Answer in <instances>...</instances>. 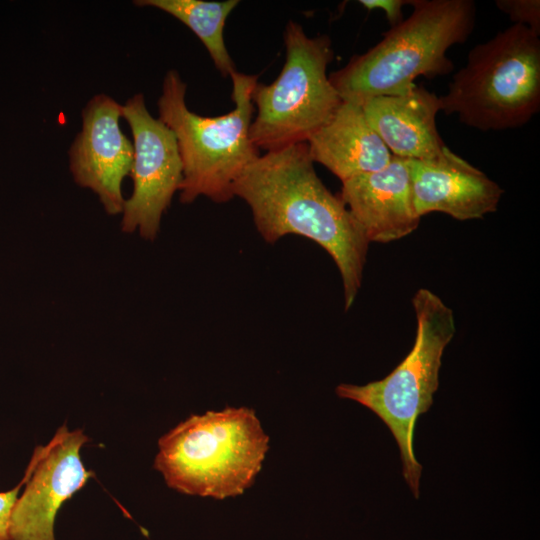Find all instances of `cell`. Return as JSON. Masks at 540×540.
Instances as JSON below:
<instances>
[{
	"mask_svg": "<svg viewBox=\"0 0 540 540\" xmlns=\"http://www.w3.org/2000/svg\"><path fill=\"white\" fill-rule=\"evenodd\" d=\"M233 192L250 207L266 242L294 234L326 250L341 275L345 309L353 305L370 243L339 195L317 176L306 142L260 155L236 180Z\"/></svg>",
	"mask_w": 540,
	"mask_h": 540,
	"instance_id": "1",
	"label": "cell"
},
{
	"mask_svg": "<svg viewBox=\"0 0 540 540\" xmlns=\"http://www.w3.org/2000/svg\"><path fill=\"white\" fill-rule=\"evenodd\" d=\"M411 15L391 27L383 39L329 80L343 101L362 105L376 96L398 95L410 90L419 76L434 78L454 66L446 53L464 43L476 20L472 0H409Z\"/></svg>",
	"mask_w": 540,
	"mask_h": 540,
	"instance_id": "2",
	"label": "cell"
},
{
	"mask_svg": "<svg viewBox=\"0 0 540 540\" xmlns=\"http://www.w3.org/2000/svg\"><path fill=\"white\" fill-rule=\"evenodd\" d=\"M230 78L233 110L208 117L187 107V85L176 70L171 69L164 76L157 102L158 118L176 137L183 166L180 201L184 204L200 196L216 203L230 201L235 197L236 180L260 156L250 139L252 93L258 77L236 70Z\"/></svg>",
	"mask_w": 540,
	"mask_h": 540,
	"instance_id": "3",
	"label": "cell"
},
{
	"mask_svg": "<svg viewBox=\"0 0 540 540\" xmlns=\"http://www.w3.org/2000/svg\"><path fill=\"white\" fill-rule=\"evenodd\" d=\"M154 467L181 493L225 499L241 495L269 449L255 411L227 407L191 415L158 441Z\"/></svg>",
	"mask_w": 540,
	"mask_h": 540,
	"instance_id": "4",
	"label": "cell"
},
{
	"mask_svg": "<svg viewBox=\"0 0 540 540\" xmlns=\"http://www.w3.org/2000/svg\"><path fill=\"white\" fill-rule=\"evenodd\" d=\"M441 111L479 130H505L528 123L540 109V39L513 24L473 47L445 95Z\"/></svg>",
	"mask_w": 540,
	"mask_h": 540,
	"instance_id": "5",
	"label": "cell"
},
{
	"mask_svg": "<svg viewBox=\"0 0 540 540\" xmlns=\"http://www.w3.org/2000/svg\"><path fill=\"white\" fill-rule=\"evenodd\" d=\"M417 330L409 354L385 378L365 385L340 384L336 394L374 412L394 436L402 473L413 495L419 496L422 466L415 458L413 433L418 417L433 404L445 347L456 332L454 314L426 288L413 296Z\"/></svg>",
	"mask_w": 540,
	"mask_h": 540,
	"instance_id": "6",
	"label": "cell"
},
{
	"mask_svg": "<svg viewBox=\"0 0 540 540\" xmlns=\"http://www.w3.org/2000/svg\"><path fill=\"white\" fill-rule=\"evenodd\" d=\"M285 62L270 84L257 83L252 102L257 113L250 139L266 152L305 143L342 102L327 75L334 53L327 35L308 36L288 21L284 30Z\"/></svg>",
	"mask_w": 540,
	"mask_h": 540,
	"instance_id": "7",
	"label": "cell"
},
{
	"mask_svg": "<svg viewBox=\"0 0 540 540\" xmlns=\"http://www.w3.org/2000/svg\"><path fill=\"white\" fill-rule=\"evenodd\" d=\"M122 117L133 136V190L123 204L121 229L126 233L138 231L144 239L154 240L162 215L183 179L176 137L159 118L151 115L142 93L122 105Z\"/></svg>",
	"mask_w": 540,
	"mask_h": 540,
	"instance_id": "8",
	"label": "cell"
},
{
	"mask_svg": "<svg viewBox=\"0 0 540 540\" xmlns=\"http://www.w3.org/2000/svg\"><path fill=\"white\" fill-rule=\"evenodd\" d=\"M87 441L81 430L63 425L47 445L35 448L25 471L24 491L12 510L10 540H55L58 510L93 476L80 458Z\"/></svg>",
	"mask_w": 540,
	"mask_h": 540,
	"instance_id": "9",
	"label": "cell"
},
{
	"mask_svg": "<svg viewBox=\"0 0 540 540\" xmlns=\"http://www.w3.org/2000/svg\"><path fill=\"white\" fill-rule=\"evenodd\" d=\"M121 117V104L96 94L82 110L81 130L68 152L74 181L95 192L110 215L122 212V182L133 161V144L120 128Z\"/></svg>",
	"mask_w": 540,
	"mask_h": 540,
	"instance_id": "10",
	"label": "cell"
},
{
	"mask_svg": "<svg viewBox=\"0 0 540 540\" xmlns=\"http://www.w3.org/2000/svg\"><path fill=\"white\" fill-rule=\"evenodd\" d=\"M412 202L419 217L445 213L465 221L497 210L503 189L449 148L436 159H406Z\"/></svg>",
	"mask_w": 540,
	"mask_h": 540,
	"instance_id": "11",
	"label": "cell"
},
{
	"mask_svg": "<svg viewBox=\"0 0 540 540\" xmlns=\"http://www.w3.org/2000/svg\"><path fill=\"white\" fill-rule=\"evenodd\" d=\"M342 183L339 197L369 243L399 240L419 225L405 158L393 156L383 169Z\"/></svg>",
	"mask_w": 540,
	"mask_h": 540,
	"instance_id": "12",
	"label": "cell"
},
{
	"mask_svg": "<svg viewBox=\"0 0 540 540\" xmlns=\"http://www.w3.org/2000/svg\"><path fill=\"white\" fill-rule=\"evenodd\" d=\"M364 114L393 156L432 160L447 150L437 127L439 96L414 85L398 95L376 96L362 105Z\"/></svg>",
	"mask_w": 540,
	"mask_h": 540,
	"instance_id": "13",
	"label": "cell"
},
{
	"mask_svg": "<svg viewBox=\"0 0 540 540\" xmlns=\"http://www.w3.org/2000/svg\"><path fill=\"white\" fill-rule=\"evenodd\" d=\"M306 144L312 161L322 164L341 182L379 171L393 157L369 124L362 106L343 100Z\"/></svg>",
	"mask_w": 540,
	"mask_h": 540,
	"instance_id": "14",
	"label": "cell"
},
{
	"mask_svg": "<svg viewBox=\"0 0 540 540\" xmlns=\"http://www.w3.org/2000/svg\"><path fill=\"white\" fill-rule=\"evenodd\" d=\"M134 4L157 8L185 24L201 40L223 77L236 71L225 45L224 27L238 0H136Z\"/></svg>",
	"mask_w": 540,
	"mask_h": 540,
	"instance_id": "15",
	"label": "cell"
},
{
	"mask_svg": "<svg viewBox=\"0 0 540 540\" xmlns=\"http://www.w3.org/2000/svg\"><path fill=\"white\" fill-rule=\"evenodd\" d=\"M496 6L507 14L514 24L527 26L540 35L539 0H497Z\"/></svg>",
	"mask_w": 540,
	"mask_h": 540,
	"instance_id": "16",
	"label": "cell"
},
{
	"mask_svg": "<svg viewBox=\"0 0 540 540\" xmlns=\"http://www.w3.org/2000/svg\"><path fill=\"white\" fill-rule=\"evenodd\" d=\"M26 479V474H24L21 482L15 488L0 492V540H10L9 527L12 510Z\"/></svg>",
	"mask_w": 540,
	"mask_h": 540,
	"instance_id": "17",
	"label": "cell"
},
{
	"mask_svg": "<svg viewBox=\"0 0 540 540\" xmlns=\"http://www.w3.org/2000/svg\"><path fill=\"white\" fill-rule=\"evenodd\" d=\"M359 3L369 10H383L391 27H394L404 20L402 8L409 0H361Z\"/></svg>",
	"mask_w": 540,
	"mask_h": 540,
	"instance_id": "18",
	"label": "cell"
}]
</instances>
